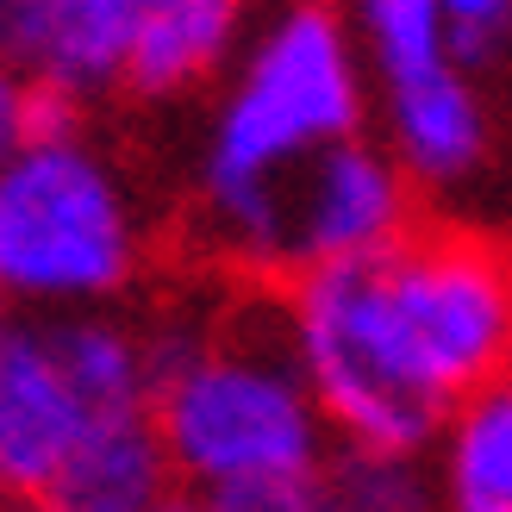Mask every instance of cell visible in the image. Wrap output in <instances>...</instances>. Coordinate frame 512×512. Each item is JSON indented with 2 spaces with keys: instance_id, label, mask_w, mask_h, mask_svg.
Masks as SVG:
<instances>
[{
  "instance_id": "6da1fadb",
  "label": "cell",
  "mask_w": 512,
  "mask_h": 512,
  "mask_svg": "<svg viewBox=\"0 0 512 512\" xmlns=\"http://www.w3.org/2000/svg\"><path fill=\"white\" fill-rule=\"evenodd\" d=\"M275 331L344 444L425 456L450 406L512 369V256L475 232H406L300 269Z\"/></svg>"
},
{
  "instance_id": "7a4b0ae2",
  "label": "cell",
  "mask_w": 512,
  "mask_h": 512,
  "mask_svg": "<svg viewBox=\"0 0 512 512\" xmlns=\"http://www.w3.org/2000/svg\"><path fill=\"white\" fill-rule=\"evenodd\" d=\"M369 75L338 7L281 0L244 32L219 75L188 169L194 225L225 263L281 269V207L294 175L331 144L363 138Z\"/></svg>"
},
{
  "instance_id": "3957f363",
  "label": "cell",
  "mask_w": 512,
  "mask_h": 512,
  "mask_svg": "<svg viewBox=\"0 0 512 512\" xmlns=\"http://www.w3.org/2000/svg\"><path fill=\"white\" fill-rule=\"evenodd\" d=\"M144 338L157 363L150 419L169 450V469L200 500L325 469L331 425L281 331H213L169 319Z\"/></svg>"
},
{
  "instance_id": "277c9868",
  "label": "cell",
  "mask_w": 512,
  "mask_h": 512,
  "mask_svg": "<svg viewBox=\"0 0 512 512\" xmlns=\"http://www.w3.org/2000/svg\"><path fill=\"white\" fill-rule=\"evenodd\" d=\"M150 263L132 169L75 125H44L0 163V294L25 313H107Z\"/></svg>"
},
{
  "instance_id": "5b68a950",
  "label": "cell",
  "mask_w": 512,
  "mask_h": 512,
  "mask_svg": "<svg viewBox=\"0 0 512 512\" xmlns=\"http://www.w3.org/2000/svg\"><path fill=\"white\" fill-rule=\"evenodd\" d=\"M413 182L388 157V144L344 138L325 157H313L281 207V269H319V263H363L394 250L413 232Z\"/></svg>"
},
{
  "instance_id": "8992f818",
  "label": "cell",
  "mask_w": 512,
  "mask_h": 512,
  "mask_svg": "<svg viewBox=\"0 0 512 512\" xmlns=\"http://www.w3.org/2000/svg\"><path fill=\"white\" fill-rule=\"evenodd\" d=\"M94 419L100 413L75 388L50 313L0 319V500H38Z\"/></svg>"
},
{
  "instance_id": "52a82bcc",
  "label": "cell",
  "mask_w": 512,
  "mask_h": 512,
  "mask_svg": "<svg viewBox=\"0 0 512 512\" xmlns=\"http://www.w3.org/2000/svg\"><path fill=\"white\" fill-rule=\"evenodd\" d=\"M369 107L381 113L388 157L425 194H463L494 163V113L469 63H444L400 88H375Z\"/></svg>"
},
{
  "instance_id": "ba28073f",
  "label": "cell",
  "mask_w": 512,
  "mask_h": 512,
  "mask_svg": "<svg viewBox=\"0 0 512 512\" xmlns=\"http://www.w3.org/2000/svg\"><path fill=\"white\" fill-rule=\"evenodd\" d=\"M169 481H175L169 450L144 406V413L94 419L88 438L69 450V463L50 475V488L32 506L38 512H163L175 500Z\"/></svg>"
},
{
  "instance_id": "9c48e42d",
  "label": "cell",
  "mask_w": 512,
  "mask_h": 512,
  "mask_svg": "<svg viewBox=\"0 0 512 512\" xmlns=\"http://www.w3.org/2000/svg\"><path fill=\"white\" fill-rule=\"evenodd\" d=\"M244 44V0H144L125 88L138 100H188L232 69Z\"/></svg>"
},
{
  "instance_id": "30bf717a",
  "label": "cell",
  "mask_w": 512,
  "mask_h": 512,
  "mask_svg": "<svg viewBox=\"0 0 512 512\" xmlns=\"http://www.w3.org/2000/svg\"><path fill=\"white\" fill-rule=\"evenodd\" d=\"M138 38V0H44L19 63L57 100H107L125 88Z\"/></svg>"
},
{
  "instance_id": "8fae6325",
  "label": "cell",
  "mask_w": 512,
  "mask_h": 512,
  "mask_svg": "<svg viewBox=\"0 0 512 512\" xmlns=\"http://www.w3.org/2000/svg\"><path fill=\"white\" fill-rule=\"evenodd\" d=\"M431 450L438 512H512V375L456 400Z\"/></svg>"
},
{
  "instance_id": "7c38bea8",
  "label": "cell",
  "mask_w": 512,
  "mask_h": 512,
  "mask_svg": "<svg viewBox=\"0 0 512 512\" xmlns=\"http://www.w3.org/2000/svg\"><path fill=\"white\" fill-rule=\"evenodd\" d=\"M338 13L356 38L369 94L419 82V75L444 69V63H463L438 0H338Z\"/></svg>"
},
{
  "instance_id": "4fadbf2b",
  "label": "cell",
  "mask_w": 512,
  "mask_h": 512,
  "mask_svg": "<svg viewBox=\"0 0 512 512\" xmlns=\"http://www.w3.org/2000/svg\"><path fill=\"white\" fill-rule=\"evenodd\" d=\"M325 481L338 512H438V481H431L425 456L406 450L344 444L338 463H325Z\"/></svg>"
},
{
  "instance_id": "5bb4252c",
  "label": "cell",
  "mask_w": 512,
  "mask_h": 512,
  "mask_svg": "<svg viewBox=\"0 0 512 512\" xmlns=\"http://www.w3.org/2000/svg\"><path fill=\"white\" fill-rule=\"evenodd\" d=\"M456 38V57L469 69H488L512 57V0H438Z\"/></svg>"
},
{
  "instance_id": "9a60e30c",
  "label": "cell",
  "mask_w": 512,
  "mask_h": 512,
  "mask_svg": "<svg viewBox=\"0 0 512 512\" xmlns=\"http://www.w3.org/2000/svg\"><path fill=\"white\" fill-rule=\"evenodd\" d=\"M200 506H207V512H338L325 469L256 481V488H232V494H213V500H200Z\"/></svg>"
},
{
  "instance_id": "2e32d148",
  "label": "cell",
  "mask_w": 512,
  "mask_h": 512,
  "mask_svg": "<svg viewBox=\"0 0 512 512\" xmlns=\"http://www.w3.org/2000/svg\"><path fill=\"white\" fill-rule=\"evenodd\" d=\"M44 125H50L44 119V88L32 82V69L19 57L0 50V163H7L25 138H38Z\"/></svg>"
},
{
  "instance_id": "e0dca14e",
  "label": "cell",
  "mask_w": 512,
  "mask_h": 512,
  "mask_svg": "<svg viewBox=\"0 0 512 512\" xmlns=\"http://www.w3.org/2000/svg\"><path fill=\"white\" fill-rule=\"evenodd\" d=\"M38 7H44V0H0V50H7V57L25 50V32H32Z\"/></svg>"
},
{
  "instance_id": "ac0fdd59",
  "label": "cell",
  "mask_w": 512,
  "mask_h": 512,
  "mask_svg": "<svg viewBox=\"0 0 512 512\" xmlns=\"http://www.w3.org/2000/svg\"><path fill=\"white\" fill-rule=\"evenodd\" d=\"M163 512H207V506H200V500H169Z\"/></svg>"
},
{
  "instance_id": "d6986e66",
  "label": "cell",
  "mask_w": 512,
  "mask_h": 512,
  "mask_svg": "<svg viewBox=\"0 0 512 512\" xmlns=\"http://www.w3.org/2000/svg\"><path fill=\"white\" fill-rule=\"evenodd\" d=\"M0 306H7V294H0ZM0 319H7V313H0Z\"/></svg>"
},
{
  "instance_id": "ffe728a7",
  "label": "cell",
  "mask_w": 512,
  "mask_h": 512,
  "mask_svg": "<svg viewBox=\"0 0 512 512\" xmlns=\"http://www.w3.org/2000/svg\"><path fill=\"white\" fill-rule=\"evenodd\" d=\"M0 512H7V500H0Z\"/></svg>"
},
{
  "instance_id": "44dd1931",
  "label": "cell",
  "mask_w": 512,
  "mask_h": 512,
  "mask_svg": "<svg viewBox=\"0 0 512 512\" xmlns=\"http://www.w3.org/2000/svg\"><path fill=\"white\" fill-rule=\"evenodd\" d=\"M138 7H144V0H138Z\"/></svg>"
}]
</instances>
